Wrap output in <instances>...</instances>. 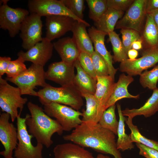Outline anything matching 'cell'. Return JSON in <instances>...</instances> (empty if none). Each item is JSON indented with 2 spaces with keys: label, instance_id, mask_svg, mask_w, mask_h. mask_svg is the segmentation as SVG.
Returning <instances> with one entry per match:
<instances>
[{
  "label": "cell",
  "instance_id": "1",
  "mask_svg": "<svg viewBox=\"0 0 158 158\" xmlns=\"http://www.w3.org/2000/svg\"><path fill=\"white\" fill-rule=\"evenodd\" d=\"M115 135L98 123L82 122L71 133L64 135L63 138L84 148H90L102 154H109L114 158H123L117 147Z\"/></svg>",
  "mask_w": 158,
  "mask_h": 158
},
{
  "label": "cell",
  "instance_id": "2",
  "mask_svg": "<svg viewBox=\"0 0 158 158\" xmlns=\"http://www.w3.org/2000/svg\"><path fill=\"white\" fill-rule=\"evenodd\" d=\"M27 106L30 114H27L25 116L29 133L35 138L37 143L49 147L53 143L51 139L53 135L55 133L61 135L63 131L62 127L37 105L29 102Z\"/></svg>",
  "mask_w": 158,
  "mask_h": 158
},
{
  "label": "cell",
  "instance_id": "3",
  "mask_svg": "<svg viewBox=\"0 0 158 158\" xmlns=\"http://www.w3.org/2000/svg\"><path fill=\"white\" fill-rule=\"evenodd\" d=\"M37 93L40 102L44 106L56 103L69 106L78 111L84 105L81 92L75 85L55 87L48 84Z\"/></svg>",
  "mask_w": 158,
  "mask_h": 158
},
{
  "label": "cell",
  "instance_id": "4",
  "mask_svg": "<svg viewBox=\"0 0 158 158\" xmlns=\"http://www.w3.org/2000/svg\"><path fill=\"white\" fill-rule=\"evenodd\" d=\"M45 72L44 66L32 63L25 72L16 77L6 79L16 85L22 95L37 96L36 87H44L48 84L46 82Z\"/></svg>",
  "mask_w": 158,
  "mask_h": 158
},
{
  "label": "cell",
  "instance_id": "5",
  "mask_svg": "<svg viewBox=\"0 0 158 158\" xmlns=\"http://www.w3.org/2000/svg\"><path fill=\"white\" fill-rule=\"evenodd\" d=\"M7 81L0 77V107L2 111L10 115L11 121L14 122L19 115L18 109L21 112L28 99L21 97L18 87L10 85Z\"/></svg>",
  "mask_w": 158,
  "mask_h": 158
},
{
  "label": "cell",
  "instance_id": "6",
  "mask_svg": "<svg viewBox=\"0 0 158 158\" xmlns=\"http://www.w3.org/2000/svg\"><path fill=\"white\" fill-rule=\"evenodd\" d=\"M21 112L17 118L18 142L14 151L15 158H43V145L37 143L34 146L32 144V136L29 133L25 123L26 118L20 116Z\"/></svg>",
  "mask_w": 158,
  "mask_h": 158
},
{
  "label": "cell",
  "instance_id": "7",
  "mask_svg": "<svg viewBox=\"0 0 158 158\" xmlns=\"http://www.w3.org/2000/svg\"><path fill=\"white\" fill-rule=\"evenodd\" d=\"M44 112L55 118L64 131H69L81 124L82 112L66 105L51 103L44 105Z\"/></svg>",
  "mask_w": 158,
  "mask_h": 158
},
{
  "label": "cell",
  "instance_id": "8",
  "mask_svg": "<svg viewBox=\"0 0 158 158\" xmlns=\"http://www.w3.org/2000/svg\"><path fill=\"white\" fill-rule=\"evenodd\" d=\"M28 6L30 13H36L41 17L51 15L67 16L83 23L87 27L90 26L87 22L73 14L65 6L62 0H30Z\"/></svg>",
  "mask_w": 158,
  "mask_h": 158
},
{
  "label": "cell",
  "instance_id": "9",
  "mask_svg": "<svg viewBox=\"0 0 158 158\" xmlns=\"http://www.w3.org/2000/svg\"><path fill=\"white\" fill-rule=\"evenodd\" d=\"M1 1L3 4L0 7V27L8 30L10 36L14 37L20 32L21 25L29 12L23 8L9 7L7 4L8 0Z\"/></svg>",
  "mask_w": 158,
  "mask_h": 158
},
{
  "label": "cell",
  "instance_id": "10",
  "mask_svg": "<svg viewBox=\"0 0 158 158\" xmlns=\"http://www.w3.org/2000/svg\"><path fill=\"white\" fill-rule=\"evenodd\" d=\"M41 17L36 13H30L22 23L20 37L22 41V47L24 49L28 50L43 40V25Z\"/></svg>",
  "mask_w": 158,
  "mask_h": 158
},
{
  "label": "cell",
  "instance_id": "11",
  "mask_svg": "<svg viewBox=\"0 0 158 158\" xmlns=\"http://www.w3.org/2000/svg\"><path fill=\"white\" fill-rule=\"evenodd\" d=\"M141 57L134 60L127 59L121 62L119 71L131 76L140 75L144 71L154 66L158 62V49H147L142 53Z\"/></svg>",
  "mask_w": 158,
  "mask_h": 158
},
{
  "label": "cell",
  "instance_id": "12",
  "mask_svg": "<svg viewBox=\"0 0 158 158\" xmlns=\"http://www.w3.org/2000/svg\"><path fill=\"white\" fill-rule=\"evenodd\" d=\"M147 0H134L123 17L117 22L115 29H129L140 32L146 15Z\"/></svg>",
  "mask_w": 158,
  "mask_h": 158
},
{
  "label": "cell",
  "instance_id": "13",
  "mask_svg": "<svg viewBox=\"0 0 158 158\" xmlns=\"http://www.w3.org/2000/svg\"><path fill=\"white\" fill-rule=\"evenodd\" d=\"M10 115L4 112L0 116V141L4 150L0 152L4 158H11L18 144L17 128L10 123Z\"/></svg>",
  "mask_w": 158,
  "mask_h": 158
},
{
  "label": "cell",
  "instance_id": "14",
  "mask_svg": "<svg viewBox=\"0 0 158 158\" xmlns=\"http://www.w3.org/2000/svg\"><path fill=\"white\" fill-rule=\"evenodd\" d=\"M75 68L74 64L62 61L52 63L45 72L46 79L53 81L61 86L74 85Z\"/></svg>",
  "mask_w": 158,
  "mask_h": 158
},
{
  "label": "cell",
  "instance_id": "15",
  "mask_svg": "<svg viewBox=\"0 0 158 158\" xmlns=\"http://www.w3.org/2000/svg\"><path fill=\"white\" fill-rule=\"evenodd\" d=\"M54 48L53 43L45 37L26 52L20 51L17 54L24 62L29 61L32 63L44 66L51 58Z\"/></svg>",
  "mask_w": 158,
  "mask_h": 158
},
{
  "label": "cell",
  "instance_id": "16",
  "mask_svg": "<svg viewBox=\"0 0 158 158\" xmlns=\"http://www.w3.org/2000/svg\"><path fill=\"white\" fill-rule=\"evenodd\" d=\"M46 17V32L44 37L51 42L71 31L76 21L70 17L62 15H51Z\"/></svg>",
  "mask_w": 158,
  "mask_h": 158
},
{
  "label": "cell",
  "instance_id": "17",
  "mask_svg": "<svg viewBox=\"0 0 158 158\" xmlns=\"http://www.w3.org/2000/svg\"><path fill=\"white\" fill-rule=\"evenodd\" d=\"M88 32L94 44L95 51L98 53L105 61L109 68V75L114 80L117 69L115 68L113 65V56L107 50L105 45V38L108 34L97 30L94 26L90 27Z\"/></svg>",
  "mask_w": 158,
  "mask_h": 158
},
{
  "label": "cell",
  "instance_id": "18",
  "mask_svg": "<svg viewBox=\"0 0 158 158\" xmlns=\"http://www.w3.org/2000/svg\"><path fill=\"white\" fill-rule=\"evenodd\" d=\"M115 84L114 80L109 75L97 77L94 95L98 105V122L105 110V105L113 92Z\"/></svg>",
  "mask_w": 158,
  "mask_h": 158
},
{
  "label": "cell",
  "instance_id": "19",
  "mask_svg": "<svg viewBox=\"0 0 158 158\" xmlns=\"http://www.w3.org/2000/svg\"><path fill=\"white\" fill-rule=\"evenodd\" d=\"M53 44L62 61L73 64L78 59L80 51L72 37H67L59 39Z\"/></svg>",
  "mask_w": 158,
  "mask_h": 158
},
{
  "label": "cell",
  "instance_id": "20",
  "mask_svg": "<svg viewBox=\"0 0 158 158\" xmlns=\"http://www.w3.org/2000/svg\"><path fill=\"white\" fill-rule=\"evenodd\" d=\"M53 152L54 158H95L84 147L72 142L57 145Z\"/></svg>",
  "mask_w": 158,
  "mask_h": 158
},
{
  "label": "cell",
  "instance_id": "21",
  "mask_svg": "<svg viewBox=\"0 0 158 158\" xmlns=\"http://www.w3.org/2000/svg\"><path fill=\"white\" fill-rule=\"evenodd\" d=\"M134 80L133 77L124 73L121 74L117 82L115 83L113 92L105 108L106 110L110 107L115 104L118 101L123 98L138 99L140 97L139 95H134L128 92V87Z\"/></svg>",
  "mask_w": 158,
  "mask_h": 158
},
{
  "label": "cell",
  "instance_id": "22",
  "mask_svg": "<svg viewBox=\"0 0 158 158\" xmlns=\"http://www.w3.org/2000/svg\"><path fill=\"white\" fill-rule=\"evenodd\" d=\"M87 27L83 23L76 21L71 31L73 35L72 37L80 52L91 56L95 50L92 41L87 31Z\"/></svg>",
  "mask_w": 158,
  "mask_h": 158
},
{
  "label": "cell",
  "instance_id": "23",
  "mask_svg": "<svg viewBox=\"0 0 158 158\" xmlns=\"http://www.w3.org/2000/svg\"><path fill=\"white\" fill-rule=\"evenodd\" d=\"M153 90L152 95L142 106L138 109L126 108L122 110L123 116L133 119L137 116L148 117L154 115L158 111V88Z\"/></svg>",
  "mask_w": 158,
  "mask_h": 158
},
{
  "label": "cell",
  "instance_id": "24",
  "mask_svg": "<svg viewBox=\"0 0 158 158\" xmlns=\"http://www.w3.org/2000/svg\"><path fill=\"white\" fill-rule=\"evenodd\" d=\"M73 64L77 71L74 80V85L80 92H87L94 95L96 89L97 80L85 71L78 59Z\"/></svg>",
  "mask_w": 158,
  "mask_h": 158
},
{
  "label": "cell",
  "instance_id": "25",
  "mask_svg": "<svg viewBox=\"0 0 158 158\" xmlns=\"http://www.w3.org/2000/svg\"><path fill=\"white\" fill-rule=\"evenodd\" d=\"M124 12L108 8L102 17L94 22L95 27L98 30L108 34L114 31L118 20L123 16Z\"/></svg>",
  "mask_w": 158,
  "mask_h": 158
},
{
  "label": "cell",
  "instance_id": "26",
  "mask_svg": "<svg viewBox=\"0 0 158 158\" xmlns=\"http://www.w3.org/2000/svg\"><path fill=\"white\" fill-rule=\"evenodd\" d=\"M117 107L119 117L117 132V147L118 150L122 151L131 150L134 148V145L129 136L125 132L124 122L126 118L123 114L121 106L119 104H117Z\"/></svg>",
  "mask_w": 158,
  "mask_h": 158
},
{
  "label": "cell",
  "instance_id": "27",
  "mask_svg": "<svg viewBox=\"0 0 158 158\" xmlns=\"http://www.w3.org/2000/svg\"><path fill=\"white\" fill-rule=\"evenodd\" d=\"M86 102V109L82 112V122L91 124L98 123V105L94 95L87 92H81Z\"/></svg>",
  "mask_w": 158,
  "mask_h": 158
},
{
  "label": "cell",
  "instance_id": "28",
  "mask_svg": "<svg viewBox=\"0 0 158 158\" xmlns=\"http://www.w3.org/2000/svg\"><path fill=\"white\" fill-rule=\"evenodd\" d=\"M146 20L143 38L147 49L156 48L158 45V29L151 14H146Z\"/></svg>",
  "mask_w": 158,
  "mask_h": 158
},
{
  "label": "cell",
  "instance_id": "29",
  "mask_svg": "<svg viewBox=\"0 0 158 158\" xmlns=\"http://www.w3.org/2000/svg\"><path fill=\"white\" fill-rule=\"evenodd\" d=\"M132 119L128 117L125 120L126 123L131 131L129 136L132 141L158 151V142L148 139L142 135L137 126L133 123Z\"/></svg>",
  "mask_w": 158,
  "mask_h": 158
},
{
  "label": "cell",
  "instance_id": "30",
  "mask_svg": "<svg viewBox=\"0 0 158 158\" xmlns=\"http://www.w3.org/2000/svg\"><path fill=\"white\" fill-rule=\"evenodd\" d=\"M115 104L113 105L103 112L98 123L102 127L117 135L118 121L115 113Z\"/></svg>",
  "mask_w": 158,
  "mask_h": 158
},
{
  "label": "cell",
  "instance_id": "31",
  "mask_svg": "<svg viewBox=\"0 0 158 158\" xmlns=\"http://www.w3.org/2000/svg\"><path fill=\"white\" fill-rule=\"evenodd\" d=\"M108 35L114 54L113 61L115 62L121 63L128 59L127 54L119 35L114 31L109 33Z\"/></svg>",
  "mask_w": 158,
  "mask_h": 158
},
{
  "label": "cell",
  "instance_id": "32",
  "mask_svg": "<svg viewBox=\"0 0 158 158\" xmlns=\"http://www.w3.org/2000/svg\"><path fill=\"white\" fill-rule=\"evenodd\" d=\"M89 8V18L94 21H97L108 9L107 0H86Z\"/></svg>",
  "mask_w": 158,
  "mask_h": 158
},
{
  "label": "cell",
  "instance_id": "33",
  "mask_svg": "<svg viewBox=\"0 0 158 158\" xmlns=\"http://www.w3.org/2000/svg\"><path fill=\"white\" fill-rule=\"evenodd\" d=\"M140 82L144 88L154 90L158 81V65L150 71L145 70L140 75Z\"/></svg>",
  "mask_w": 158,
  "mask_h": 158
},
{
  "label": "cell",
  "instance_id": "34",
  "mask_svg": "<svg viewBox=\"0 0 158 158\" xmlns=\"http://www.w3.org/2000/svg\"><path fill=\"white\" fill-rule=\"evenodd\" d=\"M94 68L97 77L109 75V68L105 61L97 52L91 56Z\"/></svg>",
  "mask_w": 158,
  "mask_h": 158
},
{
  "label": "cell",
  "instance_id": "35",
  "mask_svg": "<svg viewBox=\"0 0 158 158\" xmlns=\"http://www.w3.org/2000/svg\"><path fill=\"white\" fill-rule=\"evenodd\" d=\"M120 32L122 35V42L127 54L132 49L133 42L141 39L139 32L135 30L129 29H121Z\"/></svg>",
  "mask_w": 158,
  "mask_h": 158
},
{
  "label": "cell",
  "instance_id": "36",
  "mask_svg": "<svg viewBox=\"0 0 158 158\" xmlns=\"http://www.w3.org/2000/svg\"><path fill=\"white\" fill-rule=\"evenodd\" d=\"M22 59L18 57L16 60H11L8 65L6 74L7 78H12L20 75L27 68Z\"/></svg>",
  "mask_w": 158,
  "mask_h": 158
},
{
  "label": "cell",
  "instance_id": "37",
  "mask_svg": "<svg viewBox=\"0 0 158 158\" xmlns=\"http://www.w3.org/2000/svg\"><path fill=\"white\" fill-rule=\"evenodd\" d=\"M66 8L76 16L83 20V11L85 8V0H62Z\"/></svg>",
  "mask_w": 158,
  "mask_h": 158
},
{
  "label": "cell",
  "instance_id": "38",
  "mask_svg": "<svg viewBox=\"0 0 158 158\" xmlns=\"http://www.w3.org/2000/svg\"><path fill=\"white\" fill-rule=\"evenodd\" d=\"M78 59L83 69L95 80L97 76L95 71L91 56L85 52H80Z\"/></svg>",
  "mask_w": 158,
  "mask_h": 158
},
{
  "label": "cell",
  "instance_id": "39",
  "mask_svg": "<svg viewBox=\"0 0 158 158\" xmlns=\"http://www.w3.org/2000/svg\"><path fill=\"white\" fill-rule=\"evenodd\" d=\"M134 0H107L108 8L115 10L124 11L129 8Z\"/></svg>",
  "mask_w": 158,
  "mask_h": 158
},
{
  "label": "cell",
  "instance_id": "40",
  "mask_svg": "<svg viewBox=\"0 0 158 158\" xmlns=\"http://www.w3.org/2000/svg\"><path fill=\"white\" fill-rule=\"evenodd\" d=\"M136 145L139 150V154L146 158H158V151L140 143Z\"/></svg>",
  "mask_w": 158,
  "mask_h": 158
},
{
  "label": "cell",
  "instance_id": "41",
  "mask_svg": "<svg viewBox=\"0 0 158 158\" xmlns=\"http://www.w3.org/2000/svg\"><path fill=\"white\" fill-rule=\"evenodd\" d=\"M11 61L9 57H0V77L6 73L8 65Z\"/></svg>",
  "mask_w": 158,
  "mask_h": 158
},
{
  "label": "cell",
  "instance_id": "42",
  "mask_svg": "<svg viewBox=\"0 0 158 158\" xmlns=\"http://www.w3.org/2000/svg\"><path fill=\"white\" fill-rule=\"evenodd\" d=\"M157 10H158V0H147L146 14H151Z\"/></svg>",
  "mask_w": 158,
  "mask_h": 158
},
{
  "label": "cell",
  "instance_id": "43",
  "mask_svg": "<svg viewBox=\"0 0 158 158\" xmlns=\"http://www.w3.org/2000/svg\"><path fill=\"white\" fill-rule=\"evenodd\" d=\"M138 51L137 50L131 49L127 52V56L129 59L134 60L136 59L138 55Z\"/></svg>",
  "mask_w": 158,
  "mask_h": 158
},
{
  "label": "cell",
  "instance_id": "44",
  "mask_svg": "<svg viewBox=\"0 0 158 158\" xmlns=\"http://www.w3.org/2000/svg\"><path fill=\"white\" fill-rule=\"evenodd\" d=\"M142 39L134 42L132 44V48L136 50H140L142 48Z\"/></svg>",
  "mask_w": 158,
  "mask_h": 158
},
{
  "label": "cell",
  "instance_id": "45",
  "mask_svg": "<svg viewBox=\"0 0 158 158\" xmlns=\"http://www.w3.org/2000/svg\"><path fill=\"white\" fill-rule=\"evenodd\" d=\"M151 14L152 16L153 20L158 29V10Z\"/></svg>",
  "mask_w": 158,
  "mask_h": 158
},
{
  "label": "cell",
  "instance_id": "46",
  "mask_svg": "<svg viewBox=\"0 0 158 158\" xmlns=\"http://www.w3.org/2000/svg\"><path fill=\"white\" fill-rule=\"evenodd\" d=\"M95 158H111L108 156L102 154H99Z\"/></svg>",
  "mask_w": 158,
  "mask_h": 158
},
{
  "label": "cell",
  "instance_id": "47",
  "mask_svg": "<svg viewBox=\"0 0 158 158\" xmlns=\"http://www.w3.org/2000/svg\"><path fill=\"white\" fill-rule=\"evenodd\" d=\"M156 48L157 49H158V45L156 47Z\"/></svg>",
  "mask_w": 158,
  "mask_h": 158
},
{
  "label": "cell",
  "instance_id": "48",
  "mask_svg": "<svg viewBox=\"0 0 158 158\" xmlns=\"http://www.w3.org/2000/svg\"><path fill=\"white\" fill-rule=\"evenodd\" d=\"M11 158H15V157H11Z\"/></svg>",
  "mask_w": 158,
  "mask_h": 158
}]
</instances>
